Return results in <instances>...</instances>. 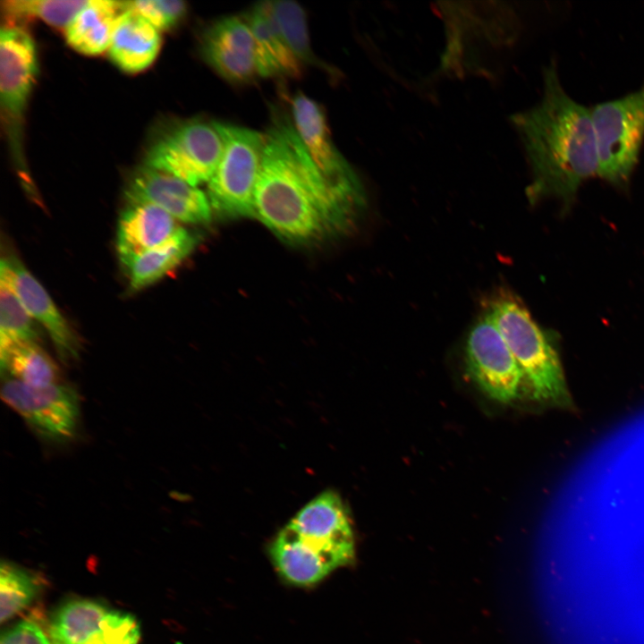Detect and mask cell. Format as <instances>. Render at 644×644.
<instances>
[{
  "label": "cell",
  "mask_w": 644,
  "mask_h": 644,
  "mask_svg": "<svg viewBox=\"0 0 644 644\" xmlns=\"http://www.w3.org/2000/svg\"><path fill=\"white\" fill-rule=\"evenodd\" d=\"M265 134L254 198L256 217L295 245L350 233L366 208L365 191L348 190L326 178L287 117L275 120Z\"/></svg>",
  "instance_id": "6da1fadb"
},
{
  "label": "cell",
  "mask_w": 644,
  "mask_h": 644,
  "mask_svg": "<svg viewBox=\"0 0 644 644\" xmlns=\"http://www.w3.org/2000/svg\"><path fill=\"white\" fill-rule=\"evenodd\" d=\"M511 119L532 171L530 200L554 197L570 203L580 185L597 174L591 113L564 91L554 65L545 70L542 100Z\"/></svg>",
  "instance_id": "7a4b0ae2"
},
{
  "label": "cell",
  "mask_w": 644,
  "mask_h": 644,
  "mask_svg": "<svg viewBox=\"0 0 644 644\" xmlns=\"http://www.w3.org/2000/svg\"><path fill=\"white\" fill-rule=\"evenodd\" d=\"M538 401L561 402L567 391L557 354L530 312L513 297L501 295L488 311Z\"/></svg>",
  "instance_id": "3957f363"
},
{
  "label": "cell",
  "mask_w": 644,
  "mask_h": 644,
  "mask_svg": "<svg viewBox=\"0 0 644 644\" xmlns=\"http://www.w3.org/2000/svg\"><path fill=\"white\" fill-rule=\"evenodd\" d=\"M224 148L208 182L213 212L224 218L256 217L255 190L261 167L266 134L216 122Z\"/></svg>",
  "instance_id": "277c9868"
},
{
  "label": "cell",
  "mask_w": 644,
  "mask_h": 644,
  "mask_svg": "<svg viewBox=\"0 0 644 644\" xmlns=\"http://www.w3.org/2000/svg\"><path fill=\"white\" fill-rule=\"evenodd\" d=\"M223 148L216 122L191 118L176 122L155 136L147 148L145 165L198 186L209 182Z\"/></svg>",
  "instance_id": "5b68a950"
},
{
  "label": "cell",
  "mask_w": 644,
  "mask_h": 644,
  "mask_svg": "<svg viewBox=\"0 0 644 644\" xmlns=\"http://www.w3.org/2000/svg\"><path fill=\"white\" fill-rule=\"evenodd\" d=\"M590 113L597 145V175L622 183L637 163L644 138V86L622 98L598 104Z\"/></svg>",
  "instance_id": "8992f818"
},
{
  "label": "cell",
  "mask_w": 644,
  "mask_h": 644,
  "mask_svg": "<svg viewBox=\"0 0 644 644\" xmlns=\"http://www.w3.org/2000/svg\"><path fill=\"white\" fill-rule=\"evenodd\" d=\"M0 36L2 118L13 153L21 161V123L38 73L37 49L22 27H3Z\"/></svg>",
  "instance_id": "52a82bcc"
},
{
  "label": "cell",
  "mask_w": 644,
  "mask_h": 644,
  "mask_svg": "<svg viewBox=\"0 0 644 644\" xmlns=\"http://www.w3.org/2000/svg\"><path fill=\"white\" fill-rule=\"evenodd\" d=\"M3 401L42 437L55 442L71 439L80 418V400L74 388L55 383L32 386L13 378L2 385Z\"/></svg>",
  "instance_id": "ba28073f"
},
{
  "label": "cell",
  "mask_w": 644,
  "mask_h": 644,
  "mask_svg": "<svg viewBox=\"0 0 644 644\" xmlns=\"http://www.w3.org/2000/svg\"><path fill=\"white\" fill-rule=\"evenodd\" d=\"M286 527L333 571L351 564L355 558L351 521L340 496L333 491L311 500Z\"/></svg>",
  "instance_id": "9c48e42d"
},
{
  "label": "cell",
  "mask_w": 644,
  "mask_h": 644,
  "mask_svg": "<svg viewBox=\"0 0 644 644\" xmlns=\"http://www.w3.org/2000/svg\"><path fill=\"white\" fill-rule=\"evenodd\" d=\"M49 630L54 641L64 644H138L140 637L133 615L86 598L61 604Z\"/></svg>",
  "instance_id": "30bf717a"
},
{
  "label": "cell",
  "mask_w": 644,
  "mask_h": 644,
  "mask_svg": "<svg viewBox=\"0 0 644 644\" xmlns=\"http://www.w3.org/2000/svg\"><path fill=\"white\" fill-rule=\"evenodd\" d=\"M465 357L470 377L489 398L501 403L516 399L523 377L489 313L470 330Z\"/></svg>",
  "instance_id": "8fae6325"
},
{
  "label": "cell",
  "mask_w": 644,
  "mask_h": 644,
  "mask_svg": "<svg viewBox=\"0 0 644 644\" xmlns=\"http://www.w3.org/2000/svg\"><path fill=\"white\" fill-rule=\"evenodd\" d=\"M124 194L128 202L152 204L186 224L207 225L212 219L209 199L201 190L145 165L131 175Z\"/></svg>",
  "instance_id": "7c38bea8"
},
{
  "label": "cell",
  "mask_w": 644,
  "mask_h": 644,
  "mask_svg": "<svg viewBox=\"0 0 644 644\" xmlns=\"http://www.w3.org/2000/svg\"><path fill=\"white\" fill-rule=\"evenodd\" d=\"M200 52L230 82L246 83L258 77L253 34L243 16H226L210 24L202 33Z\"/></svg>",
  "instance_id": "4fadbf2b"
},
{
  "label": "cell",
  "mask_w": 644,
  "mask_h": 644,
  "mask_svg": "<svg viewBox=\"0 0 644 644\" xmlns=\"http://www.w3.org/2000/svg\"><path fill=\"white\" fill-rule=\"evenodd\" d=\"M0 283L18 297L30 317L47 332L63 361L76 359L80 344L46 289L14 256L3 258Z\"/></svg>",
  "instance_id": "5bb4252c"
},
{
  "label": "cell",
  "mask_w": 644,
  "mask_h": 644,
  "mask_svg": "<svg viewBox=\"0 0 644 644\" xmlns=\"http://www.w3.org/2000/svg\"><path fill=\"white\" fill-rule=\"evenodd\" d=\"M293 124L309 157L333 183L352 191H365L352 165L333 141L322 107L302 93L292 101Z\"/></svg>",
  "instance_id": "9a60e30c"
},
{
  "label": "cell",
  "mask_w": 644,
  "mask_h": 644,
  "mask_svg": "<svg viewBox=\"0 0 644 644\" xmlns=\"http://www.w3.org/2000/svg\"><path fill=\"white\" fill-rule=\"evenodd\" d=\"M178 229L176 219L160 208L128 202L116 225L115 247L123 267L167 241Z\"/></svg>",
  "instance_id": "2e32d148"
},
{
  "label": "cell",
  "mask_w": 644,
  "mask_h": 644,
  "mask_svg": "<svg viewBox=\"0 0 644 644\" xmlns=\"http://www.w3.org/2000/svg\"><path fill=\"white\" fill-rule=\"evenodd\" d=\"M255 44L258 77L299 79L303 64L287 45L272 15L269 2H260L243 15Z\"/></svg>",
  "instance_id": "e0dca14e"
},
{
  "label": "cell",
  "mask_w": 644,
  "mask_h": 644,
  "mask_svg": "<svg viewBox=\"0 0 644 644\" xmlns=\"http://www.w3.org/2000/svg\"><path fill=\"white\" fill-rule=\"evenodd\" d=\"M160 45L159 30L137 13L123 8L116 20L107 51L120 70L137 73L154 62Z\"/></svg>",
  "instance_id": "ac0fdd59"
},
{
  "label": "cell",
  "mask_w": 644,
  "mask_h": 644,
  "mask_svg": "<svg viewBox=\"0 0 644 644\" xmlns=\"http://www.w3.org/2000/svg\"><path fill=\"white\" fill-rule=\"evenodd\" d=\"M123 2L93 0L83 7L64 30L67 44L86 55L108 50L116 20Z\"/></svg>",
  "instance_id": "d6986e66"
},
{
  "label": "cell",
  "mask_w": 644,
  "mask_h": 644,
  "mask_svg": "<svg viewBox=\"0 0 644 644\" xmlns=\"http://www.w3.org/2000/svg\"><path fill=\"white\" fill-rule=\"evenodd\" d=\"M199 235L179 227L167 241L139 255L124 266L130 287L141 290L178 267L197 247Z\"/></svg>",
  "instance_id": "ffe728a7"
},
{
  "label": "cell",
  "mask_w": 644,
  "mask_h": 644,
  "mask_svg": "<svg viewBox=\"0 0 644 644\" xmlns=\"http://www.w3.org/2000/svg\"><path fill=\"white\" fill-rule=\"evenodd\" d=\"M2 372L10 378L32 386L57 383L54 360L37 343H17L0 348Z\"/></svg>",
  "instance_id": "44dd1931"
},
{
  "label": "cell",
  "mask_w": 644,
  "mask_h": 644,
  "mask_svg": "<svg viewBox=\"0 0 644 644\" xmlns=\"http://www.w3.org/2000/svg\"><path fill=\"white\" fill-rule=\"evenodd\" d=\"M89 2V0H6L2 2V12L7 21L6 26L21 27V23L38 18L53 27L65 30Z\"/></svg>",
  "instance_id": "7402d4cb"
},
{
  "label": "cell",
  "mask_w": 644,
  "mask_h": 644,
  "mask_svg": "<svg viewBox=\"0 0 644 644\" xmlns=\"http://www.w3.org/2000/svg\"><path fill=\"white\" fill-rule=\"evenodd\" d=\"M272 15L289 47L304 64H309L330 72L316 56L310 44L307 15L297 2L289 0L268 1Z\"/></svg>",
  "instance_id": "603a6c76"
},
{
  "label": "cell",
  "mask_w": 644,
  "mask_h": 644,
  "mask_svg": "<svg viewBox=\"0 0 644 644\" xmlns=\"http://www.w3.org/2000/svg\"><path fill=\"white\" fill-rule=\"evenodd\" d=\"M39 589L34 574L8 562L0 564V621L4 623L28 606Z\"/></svg>",
  "instance_id": "cb8c5ba5"
},
{
  "label": "cell",
  "mask_w": 644,
  "mask_h": 644,
  "mask_svg": "<svg viewBox=\"0 0 644 644\" xmlns=\"http://www.w3.org/2000/svg\"><path fill=\"white\" fill-rule=\"evenodd\" d=\"M34 319L15 293L0 283V348L17 343H37Z\"/></svg>",
  "instance_id": "d4e9b609"
},
{
  "label": "cell",
  "mask_w": 644,
  "mask_h": 644,
  "mask_svg": "<svg viewBox=\"0 0 644 644\" xmlns=\"http://www.w3.org/2000/svg\"><path fill=\"white\" fill-rule=\"evenodd\" d=\"M123 8L131 10L157 30L175 27L187 13V4L178 0H139L123 2Z\"/></svg>",
  "instance_id": "484cf974"
},
{
  "label": "cell",
  "mask_w": 644,
  "mask_h": 644,
  "mask_svg": "<svg viewBox=\"0 0 644 644\" xmlns=\"http://www.w3.org/2000/svg\"><path fill=\"white\" fill-rule=\"evenodd\" d=\"M0 644H50V641L38 625L21 621L2 633Z\"/></svg>",
  "instance_id": "4316f807"
},
{
  "label": "cell",
  "mask_w": 644,
  "mask_h": 644,
  "mask_svg": "<svg viewBox=\"0 0 644 644\" xmlns=\"http://www.w3.org/2000/svg\"><path fill=\"white\" fill-rule=\"evenodd\" d=\"M53 644H64V643H60V642H57V641H53Z\"/></svg>",
  "instance_id": "83f0119b"
}]
</instances>
